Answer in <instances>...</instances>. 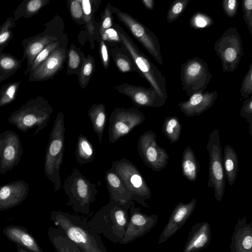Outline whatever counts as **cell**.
<instances>
[{"instance_id":"obj_24","label":"cell","mask_w":252,"mask_h":252,"mask_svg":"<svg viewBox=\"0 0 252 252\" xmlns=\"http://www.w3.org/2000/svg\"><path fill=\"white\" fill-rule=\"evenodd\" d=\"M212 237L208 222H197L192 225L183 252H200L209 245Z\"/></svg>"},{"instance_id":"obj_46","label":"cell","mask_w":252,"mask_h":252,"mask_svg":"<svg viewBox=\"0 0 252 252\" xmlns=\"http://www.w3.org/2000/svg\"><path fill=\"white\" fill-rule=\"evenodd\" d=\"M241 6L244 21L252 37V0H243Z\"/></svg>"},{"instance_id":"obj_1","label":"cell","mask_w":252,"mask_h":252,"mask_svg":"<svg viewBox=\"0 0 252 252\" xmlns=\"http://www.w3.org/2000/svg\"><path fill=\"white\" fill-rule=\"evenodd\" d=\"M90 216L61 211L51 212L50 219L83 252H109L99 234L88 225Z\"/></svg>"},{"instance_id":"obj_26","label":"cell","mask_w":252,"mask_h":252,"mask_svg":"<svg viewBox=\"0 0 252 252\" xmlns=\"http://www.w3.org/2000/svg\"><path fill=\"white\" fill-rule=\"evenodd\" d=\"M47 233L56 252H83L74 242L67 237L62 229L49 227Z\"/></svg>"},{"instance_id":"obj_13","label":"cell","mask_w":252,"mask_h":252,"mask_svg":"<svg viewBox=\"0 0 252 252\" xmlns=\"http://www.w3.org/2000/svg\"><path fill=\"white\" fill-rule=\"evenodd\" d=\"M137 150L143 163L152 170L159 172L166 166L169 157L158 145L153 131L149 130L139 136Z\"/></svg>"},{"instance_id":"obj_14","label":"cell","mask_w":252,"mask_h":252,"mask_svg":"<svg viewBox=\"0 0 252 252\" xmlns=\"http://www.w3.org/2000/svg\"><path fill=\"white\" fill-rule=\"evenodd\" d=\"M129 210L128 222L120 244L126 245L143 237L155 226L158 220V215H148L141 212L140 207H136L134 201H132Z\"/></svg>"},{"instance_id":"obj_43","label":"cell","mask_w":252,"mask_h":252,"mask_svg":"<svg viewBox=\"0 0 252 252\" xmlns=\"http://www.w3.org/2000/svg\"><path fill=\"white\" fill-rule=\"evenodd\" d=\"M240 94L242 97L244 99L252 95V63H250L247 72L243 78Z\"/></svg>"},{"instance_id":"obj_44","label":"cell","mask_w":252,"mask_h":252,"mask_svg":"<svg viewBox=\"0 0 252 252\" xmlns=\"http://www.w3.org/2000/svg\"><path fill=\"white\" fill-rule=\"evenodd\" d=\"M68 5L70 15L73 20L80 25L85 23L83 8L80 0H70Z\"/></svg>"},{"instance_id":"obj_18","label":"cell","mask_w":252,"mask_h":252,"mask_svg":"<svg viewBox=\"0 0 252 252\" xmlns=\"http://www.w3.org/2000/svg\"><path fill=\"white\" fill-rule=\"evenodd\" d=\"M66 56L65 49L59 47L54 50L41 64L29 74V82H40L52 78L62 68Z\"/></svg>"},{"instance_id":"obj_2","label":"cell","mask_w":252,"mask_h":252,"mask_svg":"<svg viewBox=\"0 0 252 252\" xmlns=\"http://www.w3.org/2000/svg\"><path fill=\"white\" fill-rule=\"evenodd\" d=\"M128 209L112 198L88 220L89 226L97 234L114 243L123 240L129 220Z\"/></svg>"},{"instance_id":"obj_33","label":"cell","mask_w":252,"mask_h":252,"mask_svg":"<svg viewBox=\"0 0 252 252\" xmlns=\"http://www.w3.org/2000/svg\"><path fill=\"white\" fill-rule=\"evenodd\" d=\"M181 130L182 125L178 117L170 116L165 118L162 131L171 143H175L179 139Z\"/></svg>"},{"instance_id":"obj_9","label":"cell","mask_w":252,"mask_h":252,"mask_svg":"<svg viewBox=\"0 0 252 252\" xmlns=\"http://www.w3.org/2000/svg\"><path fill=\"white\" fill-rule=\"evenodd\" d=\"M214 50L221 61L223 72L235 71L244 54L237 29L230 27L226 30L215 42Z\"/></svg>"},{"instance_id":"obj_11","label":"cell","mask_w":252,"mask_h":252,"mask_svg":"<svg viewBox=\"0 0 252 252\" xmlns=\"http://www.w3.org/2000/svg\"><path fill=\"white\" fill-rule=\"evenodd\" d=\"M111 10L153 58L161 65H163L160 46L155 34L128 13L114 6H111Z\"/></svg>"},{"instance_id":"obj_10","label":"cell","mask_w":252,"mask_h":252,"mask_svg":"<svg viewBox=\"0 0 252 252\" xmlns=\"http://www.w3.org/2000/svg\"><path fill=\"white\" fill-rule=\"evenodd\" d=\"M212 77L207 63L201 58L189 59L181 64L182 89L189 97L195 93L204 92Z\"/></svg>"},{"instance_id":"obj_52","label":"cell","mask_w":252,"mask_h":252,"mask_svg":"<svg viewBox=\"0 0 252 252\" xmlns=\"http://www.w3.org/2000/svg\"><path fill=\"white\" fill-rule=\"evenodd\" d=\"M16 248L18 252H28L25 249L21 247L20 246L16 245Z\"/></svg>"},{"instance_id":"obj_5","label":"cell","mask_w":252,"mask_h":252,"mask_svg":"<svg viewBox=\"0 0 252 252\" xmlns=\"http://www.w3.org/2000/svg\"><path fill=\"white\" fill-rule=\"evenodd\" d=\"M53 111L48 100L38 95L13 112L8 117V122L23 132L36 128L33 133L36 135L47 127Z\"/></svg>"},{"instance_id":"obj_49","label":"cell","mask_w":252,"mask_h":252,"mask_svg":"<svg viewBox=\"0 0 252 252\" xmlns=\"http://www.w3.org/2000/svg\"><path fill=\"white\" fill-rule=\"evenodd\" d=\"M100 56L102 63L105 69H107L109 65V57L107 47L102 39L100 42Z\"/></svg>"},{"instance_id":"obj_22","label":"cell","mask_w":252,"mask_h":252,"mask_svg":"<svg viewBox=\"0 0 252 252\" xmlns=\"http://www.w3.org/2000/svg\"><path fill=\"white\" fill-rule=\"evenodd\" d=\"M105 180L109 198L124 208L129 209L133 201L132 194L118 174L111 168L105 173Z\"/></svg>"},{"instance_id":"obj_6","label":"cell","mask_w":252,"mask_h":252,"mask_svg":"<svg viewBox=\"0 0 252 252\" xmlns=\"http://www.w3.org/2000/svg\"><path fill=\"white\" fill-rule=\"evenodd\" d=\"M68 201L66 205L71 207L76 213L91 217L93 212L90 211V204L95 200L98 192L96 185L86 178L79 170L75 168L71 174L64 180L63 185Z\"/></svg>"},{"instance_id":"obj_23","label":"cell","mask_w":252,"mask_h":252,"mask_svg":"<svg viewBox=\"0 0 252 252\" xmlns=\"http://www.w3.org/2000/svg\"><path fill=\"white\" fill-rule=\"evenodd\" d=\"M231 252H252V221L244 217L238 220L230 239Z\"/></svg>"},{"instance_id":"obj_48","label":"cell","mask_w":252,"mask_h":252,"mask_svg":"<svg viewBox=\"0 0 252 252\" xmlns=\"http://www.w3.org/2000/svg\"><path fill=\"white\" fill-rule=\"evenodd\" d=\"M239 6L238 0H223L222 7L225 15L229 18L235 17L237 13Z\"/></svg>"},{"instance_id":"obj_31","label":"cell","mask_w":252,"mask_h":252,"mask_svg":"<svg viewBox=\"0 0 252 252\" xmlns=\"http://www.w3.org/2000/svg\"><path fill=\"white\" fill-rule=\"evenodd\" d=\"M50 2V0H24L14 12L13 18L16 21L21 17L27 19L35 16Z\"/></svg>"},{"instance_id":"obj_25","label":"cell","mask_w":252,"mask_h":252,"mask_svg":"<svg viewBox=\"0 0 252 252\" xmlns=\"http://www.w3.org/2000/svg\"><path fill=\"white\" fill-rule=\"evenodd\" d=\"M2 232L9 241L20 246L28 252H44L35 239L25 227L8 225L3 228Z\"/></svg>"},{"instance_id":"obj_12","label":"cell","mask_w":252,"mask_h":252,"mask_svg":"<svg viewBox=\"0 0 252 252\" xmlns=\"http://www.w3.org/2000/svg\"><path fill=\"white\" fill-rule=\"evenodd\" d=\"M145 120L144 115L136 107L115 108L109 119L108 141L115 143L141 124Z\"/></svg>"},{"instance_id":"obj_32","label":"cell","mask_w":252,"mask_h":252,"mask_svg":"<svg viewBox=\"0 0 252 252\" xmlns=\"http://www.w3.org/2000/svg\"><path fill=\"white\" fill-rule=\"evenodd\" d=\"M25 60L18 59L10 53H0V83L13 75Z\"/></svg>"},{"instance_id":"obj_7","label":"cell","mask_w":252,"mask_h":252,"mask_svg":"<svg viewBox=\"0 0 252 252\" xmlns=\"http://www.w3.org/2000/svg\"><path fill=\"white\" fill-rule=\"evenodd\" d=\"M120 177L132 194L133 201L149 208L145 200L150 198L152 192L137 167L125 158L112 162L110 168Z\"/></svg>"},{"instance_id":"obj_39","label":"cell","mask_w":252,"mask_h":252,"mask_svg":"<svg viewBox=\"0 0 252 252\" xmlns=\"http://www.w3.org/2000/svg\"><path fill=\"white\" fill-rule=\"evenodd\" d=\"M190 0H175L172 2L168 10L167 21L172 23L181 16Z\"/></svg>"},{"instance_id":"obj_51","label":"cell","mask_w":252,"mask_h":252,"mask_svg":"<svg viewBox=\"0 0 252 252\" xmlns=\"http://www.w3.org/2000/svg\"><path fill=\"white\" fill-rule=\"evenodd\" d=\"M142 2L147 9L153 10L154 8L155 0H143Z\"/></svg>"},{"instance_id":"obj_27","label":"cell","mask_w":252,"mask_h":252,"mask_svg":"<svg viewBox=\"0 0 252 252\" xmlns=\"http://www.w3.org/2000/svg\"><path fill=\"white\" fill-rule=\"evenodd\" d=\"M222 164L225 176L228 184L233 186L238 174L239 161L236 151L229 145H225L224 148Z\"/></svg>"},{"instance_id":"obj_41","label":"cell","mask_w":252,"mask_h":252,"mask_svg":"<svg viewBox=\"0 0 252 252\" xmlns=\"http://www.w3.org/2000/svg\"><path fill=\"white\" fill-rule=\"evenodd\" d=\"M82 4L85 23L86 25L89 35L93 37L94 33V26L93 23L94 8L93 1L80 0Z\"/></svg>"},{"instance_id":"obj_30","label":"cell","mask_w":252,"mask_h":252,"mask_svg":"<svg viewBox=\"0 0 252 252\" xmlns=\"http://www.w3.org/2000/svg\"><path fill=\"white\" fill-rule=\"evenodd\" d=\"M95 154V150L91 142L86 136L79 134L75 151L77 163L80 165L90 163L94 160Z\"/></svg>"},{"instance_id":"obj_17","label":"cell","mask_w":252,"mask_h":252,"mask_svg":"<svg viewBox=\"0 0 252 252\" xmlns=\"http://www.w3.org/2000/svg\"><path fill=\"white\" fill-rule=\"evenodd\" d=\"M196 203L197 199L192 198L188 203L180 202L177 204L159 235L158 244L168 240L182 227L193 213Z\"/></svg>"},{"instance_id":"obj_40","label":"cell","mask_w":252,"mask_h":252,"mask_svg":"<svg viewBox=\"0 0 252 252\" xmlns=\"http://www.w3.org/2000/svg\"><path fill=\"white\" fill-rule=\"evenodd\" d=\"M213 23V19L209 15L199 11L195 12L189 21V27L195 30L208 28Z\"/></svg>"},{"instance_id":"obj_16","label":"cell","mask_w":252,"mask_h":252,"mask_svg":"<svg viewBox=\"0 0 252 252\" xmlns=\"http://www.w3.org/2000/svg\"><path fill=\"white\" fill-rule=\"evenodd\" d=\"M115 89L119 93L128 97L138 108L161 107L166 100L152 87L147 88L124 83L117 85Z\"/></svg>"},{"instance_id":"obj_36","label":"cell","mask_w":252,"mask_h":252,"mask_svg":"<svg viewBox=\"0 0 252 252\" xmlns=\"http://www.w3.org/2000/svg\"><path fill=\"white\" fill-rule=\"evenodd\" d=\"M85 57L83 53L73 44L70 45L68 53L67 75H78Z\"/></svg>"},{"instance_id":"obj_42","label":"cell","mask_w":252,"mask_h":252,"mask_svg":"<svg viewBox=\"0 0 252 252\" xmlns=\"http://www.w3.org/2000/svg\"><path fill=\"white\" fill-rule=\"evenodd\" d=\"M59 44L60 42L58 40L47 45L34 59L29 69V73L34 71L41 64L54 50L60 47Z\"/></svg>"},{"instance_id":"obj_29","label":"cell","mask_w":252,"mask_h":252,"mask_svg":"<svg viewBox=\"0 0 252 252\" xmlns=\"http://www.w3.org/2000/svg\"><path fill=\"white\" fill-rule=\"evenodd\" d=\"M183 175L189 181L195 182L198 177L200 166L194 151L190 146L184 150L181 160Z\"/></svg>"},{"instance_id":"obj_34","label":"cell","mask_w":252,"mask_h":252,"mask_svg":"<svg viewBox=\"0 0 252 252\" xmlns=\"http://www.w3.org/2000/svg\"><path fill=\"white\" fill-rule=\"evenodd\" d=\"M126 51L125 49L123 50L122 48H117L112 50L111 54L116 66L120 71L123 73L132 71L138 73V70L131 58L128 54V55H126Z\"/></svg>"},{"instance_id":"obj_53","label":"cell","mask_w":252,"mask_h":252,"mask_svg":"<svg viewBox=\"0 0 252 252\" xmlns=\"http://www.w3.org/2000/svg\"></svg>"},{"instance_id":"obj_3","label":"cell","mask_w":252,"mask_h":252,"mask_svg":"<svg viewBox=\"0 0 252 252\" xmlns=\"http://www.w3.org/2000/svg\"><path fill=\"white\" fill-rule=\"evenodd\" d=\"M121 44L131 58L138 73L145 79L161 97L167 99L165 78L155 64L141 51L132 39L117 24H113Z\"/></svg>"},{"instance_id":"obj_19","label":"cell","mask_w":252,"mask_h":252,"mask_svg":"<svg viewBox=\"0 0 252 252\" xmlns=\"http://www.w3.org/2000/svg\"><path fill=\"white\" fill-rule=\"evenodd\" d=\"M218 96L217 91L195 93L178 104L180 110L187 117L198 116L213 106Z\"/></svg>"},{"instance_id":"obj_8","label":"cell","mask_w":252,"mask_h":252,"mask_svg":"<svg viewBox=\"0 0 252 252\" xmlns=\"http://www.w3.org/2000/svg\"><path fill=\"white\" fill-rule=\"evenodd\" d=\"M206 148L209 159L207 186L214 189L215 198L219 202L224 195L225 180L222 164V153L218 129H214L209 134Z\"/></svg>"},{"instance_id":"obj_21","label":"cell","mask_w":252,"mask_h":252,"mask_svg":"<svg viewBox=\"0 0 252 252\" xmlns=\"http://www.w3.org/2000/svg\"><path fill=\"white\" fill-rule=\"evenodd\" d=\"M58 40L57 36L52 35L46 29L44 32L22 41L23 56L27 60V67L24 74L29 75V69L36 56L48 44Z\"/></svg>"},{"instance_id":"obj_37","label":"cell","mask_w":252,"mask_h":252,"mask_svg":"<svg viewBox=\"0 0 252 252\" xmlns=\"http://www.w3.org/2000/svg\"><path fill=\"white\" fill-rule=\"evenodd\" d=\"M21 81L8 83L3 86L0 90V107L13 102L16 98Z\"/></svg>"},{"instance_id":"obj_45","label":"cell","mask_w":252,"mask_h":252,"mask_svg":"<svg viewBox=\"0 0 252 252\" xmlns=\"http://www.w3.org/2000/svg\"><path fill=\"white\" fill-rule=\"evenodd\" d=\"M240 114L248 122L249 132L252 136V95L244 100L240 109Z\"/></svg>"},{"instance_id":"obj_38","label":"cell","mask_w":252,"mask_h":252,"mask_svg":"<svg viewBox=\"0 0 252 252\" xmlns=\"http://www.w3.org/2000/svg\"><path fill=\"white\" fill-rule=\"evenodd\" d=\"M16 26L13 17L10 16L0 27V53L8 45L13 34L12 29Z\"/></svg>"},{"instance_id":"obj_20","label":"cell","mask_w":252,"mask_h":252,"mask_svg":"<svg viewBox=\"0 0 252 252\" xmlns=\"http://www.w3.org/2000/svg\"><path fill=\"white\" fill-rule=\"evenodd\" d=\"M29 185L23 180H17L0 186V211L13 208L28 196Z\"/></svg>"},{"instance_id":"obj_15","label":"cell","mask_w":252,"mask_h":252,"mask_svg":"<svg viewBox=\"0 0 252 252\" xmlns=\"http://www.w3.org/2000/svg\"><path fill=\"white\" fill-rule=\"evenodd\" d=\"M0 173L10 171L20 161L23 154L19 135L14 131L5 130L0 134Z\"/></svg>"},{"instance_id":"obj_4","label":"cell","mask_w":252,"mask_h":252,"mask_svg":"<svg viewBox=\"0 0 252 252\" xmlns=\"http://www.w3.org/2000/svg\"><path fill=\"white\" fill-rule=\"evenodd\" d=\"M65 130L64 115L60 112L56 116L49 135L44 169L45 176L52 182L55 191L62 186L60 171L65 149Z\"/></svg>"},{"instance_id":"obj_47","label":"cell","mask_w":252,"mask_h":252,"mask_svg":"<svg viewBox=\"0 0 252 252\" xmlns=\"http://www.w3.org/2000/svg\"><path fill=\"white\" fill-rule=\"evenodd\" d=\"M111 6L107 3L104 11L102 23L99 29L100 36L107 30L113 26Z\"/></svg>"},{"instance_id":"obj_28","label":"cell","mask_w":252,"mask_h":252,"mask_svg":"<svg viewBox=\"0 0 252 252\" xmlns=\"http://www.w3.org/2000/svg\"><path fill=\"white\" fill-rule=\"evenodd\" d=\"M88 116L92 123L93 128L98 137L99 144H101L105 128L107 114L103 103L93 104L88 111Z\"/></svg>"},{"instance_id":"obj_50","label":"cell","mask_w":252,"mask_h":252,"mask_svg":"<svg viewBox=\"0 0 252 252\" xmlns=\"http://www.w3.org/2000/svg\"><path fill=\"white\" fill-rule=\"evenodd\" d=\"M100 36L103 41L120 42L118 33L114 29L110 28L106 30Z\"/></svg>"},{"instance_id":"obj_35","label":"cell","mask_w":252,"mask_h":252,"mask_svg":"<svg viewBox=\"0 0 252 252\" xmlns=\"http://www.w3.org/2000/svg\"><path fill=\"white\" fill-rule=\"evenodd\" d=\"M95 69V60L93 57L88 55L85 57L78 74L79 85L82 89L88 85Z\"/></svg>"}]
</instances>
